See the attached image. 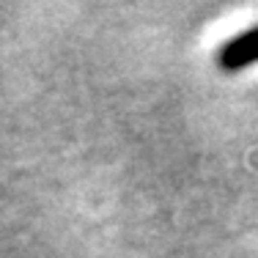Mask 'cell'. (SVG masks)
<instances>
[{"instance_id": "1", "label": "cell", "mask_w": 258, "mask_h": 258, "mask_svg": "<svg viewBox=\"0 0 258 258\" xmlns=\"http://www.w3.org/2000/svg\"><path fill=\"white\" fill-rule=\"evenodd\" d=\"M258 63V25L242 30L217 50V66L223 72H242Z\"/></svg>"}]
</instances>
